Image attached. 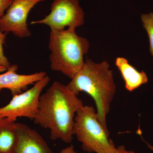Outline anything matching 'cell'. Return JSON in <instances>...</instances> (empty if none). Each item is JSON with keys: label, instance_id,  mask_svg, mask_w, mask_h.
<instances>
[{"label": "cell", "instance_id": "6da1fadb", "mask_svg": "<svg viewBox=\"0 0 153 153\" xmlns=\"http://www.w3.org/2000/svg\"><path fill=\"white\" fill-rule=\"evenodd\" d=\"M84 106L81 99L57 81L40 97L34 122L50 131L52 140L70 143L74 136V120L78 110Z\"/></svg>", "mask_w": 153, "mask_h": 153}, {"label": "cell", "instance_id": "7a4b0ae2", "mask_svg": "<svg viewBox=\"0 0 153 153\" xmlns=\"http://www.w3.org/2000/svg\"><path fill=\"white\" fill-rule=\"evenodd\" d=\"M67 85L69 90L77 96L84 92L95 102L99 120L106 129V117L116 91L113 71L106 61L96 63L86 59L84 66Z\"/></svg>", "mask_w": 153, "mask_h": 153}, {"label": "cell", "instance_id": "3957f363", "mask_svg": "<svg viewBox=\"0 0 153 153\" xmlns=\"http://www.w3.org/2000/svg\"><path fill=\"white\" fill-rule=\"evenodd\" d=\"M75 30H51L49 48L50 67L72 79L84 66L83 56L89 48L88 40L78 36Z\"/></svg>", "mask_w": 153, "mask_h": 153}, {"label": "cell", "instance_id": "277c9868", "mask_svg": "<svg viewBox=\"0 0 153 153\" xmlns=\"http://www.w3.org/2000/svg\"><path fill=\"white\" fill-rule=\"evenodd\" d=\"M74 135L88 153H115L117 147L110 139L109 131L99 120L94 107L84 105L74 117Z\"/></svg>", "mask_w": 153, "mask_h": 153}, {"label": "cell", "instance_id": "5b68a950", "mask_svg": "<svg viewBox=\"0 0 153 153\" xmlns=\"http://www.w3.org/2000/svg\"><path fill=\"white\" fill-rule=\"evenodd\" d=\"M84 23V13L79 5V0H54L50 13L44 19L33 21L31 24L45 25L51 30L61 31L66 27L75 30Z\"/></svg>", "mask_w": 153, "mask_h": 153}, {"label": "cell", "instance_id": "8992f818", "mask_svg": "<svg viewBox=\"0 0 153 153\" xmlns=\"http://www.w3.org/2000/svg\"><path fill=\"white\" fill-rule=\"evenodd\" d=\"M50 79L47 75L35 83L30 89L13 96L8 104L0 108V116L13 121L20 117L34 120L38 111L41 92Z\"/></svg>", "mask_w": 153, "mask_h": 153}, {"label": "cell", "instance_id": "52a82bcc", "mask_svg": "<svg viewBox=\"0 0 153 153\" xmlns=\"http://www.w3.org/2000/svg\"><path fill=\"white\" fill-rule=\"evenodd\" d=\"M45 0H13L5 14L0 19V31L11 32L19 38L30 37L28 27V14L34 6Z\"/></svg>", "mask_w": 153, "mask_h": 153}, {"label": "cell", "instance_id": "ba28073f", "mask_svg": "<svg viewBox=\"0 0 153 153\" xmlns=\"http://www.w3.org/2000/svg\"><path fill=\"white\" fill-rule=\"evenodd\" d=\"M17 139L12 153H54L38 132L16 123Z\"/></svg>", "mask_w": 153, "mask_h": 153}, {"label": "cell", "instance_id": "9c48e42d", "mask_svg": "<svg viewBox=\"0 0 153 153\" xmlns=\"http://www.w3.org/2000/svg\"><path fill=\"white\" fill-rule=\"evenodd\" d=\"M18 69L16 64L11 65L5 73L0 74V91L6 88L10 91L13 96L20 94L28 86L35 84L47 75L45 71L28 75L18 74Z\"/></svg>", "mask_w": 153, "mask_h": 153}, {"label": "cell", "instance_id": "30bf717a", "mask_svg": "<svg viewBox=\"0 0 153 153\" xmlns=\"http://www.w3.org/2000/svg\"><path fill=\"white\" fill-rule=\"evenodd\" d=\"M115 65L120 71L126 89L130 92L148 82L147 75L144 71H138L124 57H117L115 60Z\"/></svg>", "mask_w": 153, "mask_h": 153}, {"label": "cell", "instance_id": "8fae6325", "mask_svg": "<svg viewBox=\"0 0 153 153\" xmlns=\"http://www.w3.org/2000/svg\"><path fill=\"white\" fill-rule=\"evenodd\" d=\"M17 139L16 121L3 118L0 120V153H12Z\"/></svg>", "mask_w": 153, "mask_h": 153}, {"label": "cell", "instance_id": "7c38bea8", "mask_svg": "<svg viewBox=\"0 0 153 153\" xmlns=\"http://www.w3.org/2000/svg\"><path fill=\"white\" fill-rule=\"evenodd\" d=\"M143 27L149 36V51L153 57V13L143 14L141 16Z\"/></svg>", "mask_w": 153, "mask_h": 153}, {"label": "cell", "instance_id": "4fadbf2b", "mask_svg": "<svg viewBox=\"0 0 153 153\" xmlns=\"http://www.w3.org/2000/svg\"><path fill=\"white\" fill-rule=\"evenodd\" d=\"M7 34V33L0 31V66L8 69L11 65L7 58L5 56L3 49V45L5 44Z\"/></svg>", "mask_w": 153, "mask_h": 153}, {"label": "cell", "instance_id": "5bb4252c", "mask_svg": "<svg viewBox=\"0 0 153 153\" xmlns=\"http://www.w3.org/2000/svg\"><path fill=\"white\" fill-rule=\"evenodd\" d=\"M13 0H0V19L4 15L7 10L11 5Z\"/></svg>", "mask_w": 153, "mask_h": 153}, {"label": "cell", "instance_id": "9a60e30c", "mask_svg": "<svg viewBox=\"0 0 153 153\" xmlns=\"http://www.w3.org/2000/svg\"><path fill=\"white\" fill-rule=\"evenodd\" d=\"M59 153H78L74 150V147L72 145L63 149Z\"/></svg>", "mask_w": 153, "mask_h": 153}, {"label": "cell", "instance_id": "2e32d148", "mask_svg": "<svg viewBox=\"0 0 153 153\" xmlns=\"http://www.w3.org/2000/svg\"><path fill=\"white\" fill-rule=\"evenodd\" d=\"M115 153H134V151L128 150L124 146H119L117 147V151Z\"/></svg>", "mask_w": 153, "mask_h": 153}, {"label": "cell", "instance_id": "e0dca14e", "mask_svg": "<svg viewBox=\"0 0 153 153\" xmlns=\"http://www.w3.org/2000/svg\"><path fill=\"white\" fill-rule=\"evenodd\" d=\"M143 140L145 142V143H146V144L147 146L149 148V149H150L151 150V151H152L153 152V146H152V145L150 144L149 143L146 142L143 139Z\"/></svg>", "mask_w": 153, "mask_h": 153}, {"label": "cell", "instance_id": "ac0fdd59", "mask_svg": "<svg viewBox=\"0 0 153 153\" xmlns=\"http://www.w3.org/2000/svg\"><path fill=\"white\" fill-rule=\"evenodd\" d=\"M7 68H5V67H3V66H0V72L7 71Z\"/></svg>", "mask_w": 153, "mask_h": 153}, {"label": "cell", "instance_id": "d6986e66", "mask_svg": "<svg viewBox=\"0 0 153 153\" xmlns=\"http://www.w3.org/2000/svg\"><path fill=\"white\" fill-rule=\"evenodd\" d=\"M4 118V117H1L0 116V120H1V119L2 118Z\"/></svg>", "mask_w": 153, "mask_h": 153}]
</instances>
